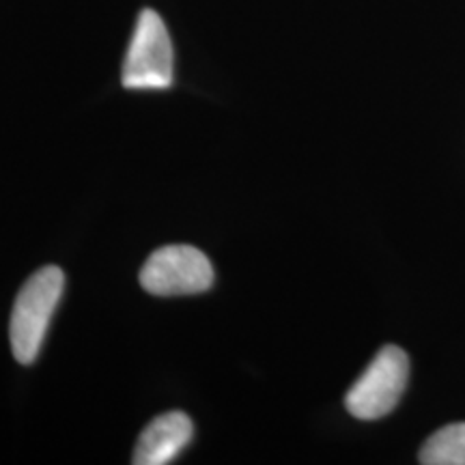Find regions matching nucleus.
I'll list each match as a JSON object with an SVG mask.
<instances>
[{
  "instance_id": "obj_1",
  "label": "nucleus",
  "mask_w": 465,
  "mask_h": 465,
  "mask_svg": "<svg viewBox=\"0 0 465 465\" xmlns=\"http://www.w3.org/2000/svg\"><path fill=\"white\" fill-rule=\"evenodd\" d=\"M63 289L65 274L56 265L42 267L22 284L9 322L11 351L20 364H33L37 360Z\"/></svg>"
},
{
  "instance_id": "obj_5",
  "label": "nucleus",
  "mask_w": 465,
  "mask_h": 465,
  "mask_svg": "<svg viewBox=\"0 0 465 465\" xmlns=\"http://www.w3.org/2000/svg\"><path fill=\"white\" fill-rule=\"evenodd\" d=\"M194 424L183 411H166L143 429L134 449V465H166L190 444Z\"/></svg>"
},
{
  "instance_id": "obj_2",
  "label": "nucleus",
  "mask_w": 465,
  "mask_h": 465,
  "mask_svg": "<svg viewBox=\"0 0 465 465\" xmlns=\"http://www.w3.org/2000/svg\"><path fill=\"white\" fill-rule=\"evenodd\" d=\"M121 83L130 91H164L173 84L171 35L153 9H143L138 15Z\"/></svg>"
},
{
  "instance_id": "obj_4",
  "label": "nucleus",
  "mask_w": 465,
  "mask_h": 465,
  "mask_svg": "<svg viewBox=\"0 0 465 465\" xmlns=\"http://www.w3.org/2000/svg\"><path fill=\"white\" fill-rule=\"evenodd\" d=\"M213 278L216 274L207 254L183 243L158 248L141 270L143 289L155 298L203 293L212 289Z\"/></svg>"
},
{
  "instance_id": "obj_6",
  "label": "nucleus",
  "mask_w": 465,
  "mask_h": 465,
  "mask_svg": "<svg viewBox=\"0 0 465 465\" xmlns=\"http://www.w3.org/2000/svg\"><path fill=\"white\" fill-rule=\"evenodd\" d=\"M422 465H465V422L446 424L429 435L418 452Z\"/></svg>"
},
{
  "instance_id": "obj_3",
  "label": "nucleus",
  "mask_w": 465,
  "mask_h": 465,
  "mask_svg": "<svg viewBox=\"0 0 465 465\" xmlns=\"http://www.w3.org/2000/svg\"><path fill=\"white\" fill-rule=\"evenodd\" d=\"M410 380V358L397 345H386L366 366L345 397L347 411L358 420H380L403 397Z\"/></svg>"
}]
</instances>
